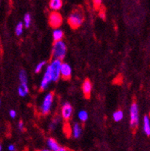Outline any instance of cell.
<instances>
[{"instance_id": "cell-1", "label": "cell", "mask_w": 150, "mask_h": 151, "mask_svg": "<svg viewBox=\"0 0 150 151\" xmlns=\"http://www.w3.org/2000/svg\"><path fill=\"white\" fill-rule=\"evenodd\" d=\"M67 53V46L63 41L54 42L52 48V57L53 60H62Z\"/></svg>"}, {"instance_id": "cell-2", "label": "cell", "mask_w": 150, "mask_h": 151, "mask_svg": "<svg viewBox=\"0 0 150 151\" xmlns=\"http://www.w3.org/2000/svg\"><path fill=\"white\" fill-rule=\"evenodd\" d=\"M83 22V15L81 11L75 10L69 15L68 23L72 29H78Z\"/></svg>"}, {"instance_id": "cell-3", "label": "cell", "mask_w": 150, "mask_h": 151, "mask_svg": "<svg viewBox=\"0 0 150 151\" xmlns=\"http://www.w3.org/2000/svg\"><path fill=\"white\" fill-rule=\"evenodd\" d=\"M62 62L60 60H53L50 64V72H51L52 81L56 82L59 81L60 77V70Z\"/></svg>"}, {"instance_id": "cell-4", "label": "cell", "mask_w": 150, "mask_h": 151, "mask_svg": "<svg viewBox=\"0 0 150 151\" xmlns=\"http://www.w3.org/2000/svg\"><path fill=\"white\" fill-rule=\"evenodd\" d=\"M53 96H53V93H49L44 98L41 108H40L41 113L43 115H47L50 113V111L51 110L52 105H53Z\"/></svg>"}, {"instance_id": "cell-5", "label": "cell", "mask_w": 150, "mask_h": 151, "mask_svg": "<svg viewBox=\"0 0 150 151\" xmlns=\"http://www.w3.org/2000/svg\"><path fill=\"white\" fill-rule=\"evenodd\" d=\"M139 123V110L137 103L134 102L130 108V126L135 129Z\"/></svg>"}, {"instance_id": "cell-6", "label": "cell", "mask_w": 150, "mask_h": 151, "mask_svg": "<svg viewBox=\"0 0 150 151\" xmlns=\"http://www.w3.org/2000/svg\"><path fill=\"white\" fill-rule=\"evenodd\" d=\"M49 24L52 28L58 29L62 23V17L58 12H52L49 15Z\"/></svg>"}, {"instance_id": "cell-7", "label": "cell", "mask_w": 150, "mask_h": 151, "mask_svg": "<svg viewBox=\"0 0 150 151\" xmlns=\"http://www.w3.org/2000/svg\"><path fill=\"white\" fill-rule=\"evenodd\" d=\"M52 81V76L51 72H50V67L48 65L46 68L44 75L43 78L41 80V84H40V89L41 90H45L48 87L50 82Z\"/></svg>"}, {"instance_id": "cell-8", "label": "cell", "mask_w": 150, "mask_h": 151, "mask_svg": "<svg viewBox=\"0 0 150 151\" xmlns=\"http://www.w3.org/2000/svg\"><path fill=\"white\" fill-rule=\"evenodd\" d=\"M62 117L65 120H69L73 114V108L71 105L68 102H65L62 106Z\"/></svg>"}, {"instance_id": "cell-9", "label": "cell", "mask_w": 150, "mask_h": 151, "mask_svg": "<svg viewBox=\"0 0 150 151\" xmlns=\"http://www.w3.org/2000/svg\"><path fill=\"white\" fill-rule=\"evenodd\" d=\"M72 74V69L69 64L66 63H62L60 70V77L64 80H68L71 78Z\"/></svg>"}, {"instance_id": "cell-10", "label": "cell", "mask_w": 150, "mask_h": 151, "mask_svg": "<svg viewBox=\"0 0 150 151\" xmlns=\"http://www.w3.org/2000/svg\"><path fill=\"white\" fill-rule=\"evenodd\" d=\"M82 90L86 98H89L91 96L92 90H93V84H92V82L89 79H86V80L84 81V82L83 83Z\"/></svg>"}, {"instance_id": "cell-11", "label": "cell", "mask_w": 150, "mask_h": 151, "mask_svg": "<svg viewBox=\"0 0 150 151\" xmlns=\"http://www.w3.org/2000/svg\"><path fill=\"white\" fill-rule=\"evenodd\" d=\"M47 145L48 147V149L50 151H59L61 148L57 141L53 138H48L47 141Z\"/></svg>"}, {"instance_id": "cell-12", "label": "cell", "mask_w": 150, "mask_h": 151, "mask_svg": "<svg viewBox=\"0 0 150 151\" xmlns=\"http://www.w3.org/2000/svg\"><path fill=\"white\" fill-rule=\"evenodd\" d=\"M63 2L62 0H51L49 2L50 9H51L53 12H57L60 10L62 7Z\"/></svg>"}, {"instance_id": "cell-13", "label": "cell", "mask_w": 150, "mask_h": 151, "mask_svg": "<svg viewBox=\"0 0 150 151\" xmlns=\"http://www.w3.org/2000/svg\"><path fill=\"white\" fill-rule=\"evenodd\" d=\"M72 134L74 138H78L82 134V126L79 123H74L72 128Z\"/></svg>"}, {"instance_id": "cell-14", "label": "cell", "mask_w": 150, "mask_h": 151, "mask_svg": "<svg viewBox=\"0 0 150 151\" xmlns=\"http://www.w3.org/2000/svg\"><path fill=\"white\" fill-rule=\"evenodd\" d=\"M64 37V32L62 30L60 29H54L53 32V38L54 40V42H60L63 39Z\"/></svg>"}, {"instance_id": "cell-15", "label": "cell", "mask_w": 150, "mask_h": 151, "mask_svg": "<svg viewBox=\"0 0 150 151\" xmlns=\"http://www.w3.org/2000/svg\"><path fill=\"white\" fill-rule=\"evenodd\" d=\"M144 131L147 136H150V120L147 115L144 117Z\"/></svg>"}, {"instance_id": "cell-16", "label": "cell", "mask_w": 150, "mask_h": 151, "mask_svg": "<svg viewBox=\"0 0 150 151\" xmlns=\"http://www.w3.org/2000/svg\"><path fill=\"white\" fill-rule=\"evenodd\" d=\"M17 93L21 97L27 96L29 93V87L27 84H20L17 89Z\"/></svg>"}, {"instance_id": "cell-17", "label": "cell", "mask_w": 150, "mask_h": 151, "mask_svg": "<svg viewBox=\"0 0 150 151\" xmlns=\"http://www.w3.org/2000/svg\"><path fill=\"white\" fill-rule=\"evenodd\" d=\"M19 79H20V84H27V82H28L27 75L26 71L23 69L20 70V73H19Z\"/></svg>"}, {"instance_id": "cell-18", "label": "cell", "mask_w": 150, "mask_h": 151, "mask_svg": "<svg viewBox=\"0 0 150 151\" xmlns=\"http://www.w3.org/2000/svg\"><path fill=\"white\" fill-rule=\"evenodd\" d=\"M124 114L121 110H118V111H115L113 114V118L114 121L116 122H119L123 119Z\"/></svg>"}, {"instance_id": "cell-19", "label": "cell", "mask_w": 150, "mask_h": 151, "mask_svg": "<svg viewBox=\"0 0 150 151\" xmlns=\"http://www.w3.org/2000/svg\"><path fill=\"white\" fill-rule=\"evenodd\" d=\"M78 116V119H79L81 122H86V120H88V117H89L87 111H84V110L80 111Z\"/></svg>"}, {"instance_id": "cell-20", "label": "cell", "mask_w": 150, "mask_h": 151, "mask_svg": "<svg viewBox=\"0 0 150 151\" xmlns=\"http://www.w3.org/2000/svg\"><path fill=\"white\" fill-rule=\"evenodd\" d=\"M31 15L29 14H26L24 16V18H23V26L26 28H29L30 25H31Z\"/></svg>"}, {"instance_id": "cell-21", "label": "cell", "mask_w": 150, "mask_h": 151, "mask_svg": "<svg viewBox=\"0 0 150 151\" xmlns=\"http://www.w3.org/2000/svg\"><path fill=\"white\" fill-rule=\"evenodd\" d=\"M23 23L22 22H19L17 24L16 27H15V33L17 36H20L23 34Z\"/></svg>"}, {"instance_id": "cell-22", "label": "cell", "mask_w": 150, "mask_h": 151, "mask_svg": "<svg viewBox=\"0 0 150 151\" xmlns=\"http://www.w3.org/2000/svg\"><path fill=\"white\" fill-rule=\"evenodd\" d=\"M59 123H60V119L59 118H55V119H53L51 123H50L49 129L50 131H53V130L56 129V126H57Z\"/></svg>"}, {"instance_id": "cell-23", "label": "cell", "mask_w": 150, "mask_h": 151, "mask_svg": "<svg viewBox=\"0 0 150 151\" xmlns=\"http://www.w3.org/2000/svg\"><path fill=\"white\" fill-rule=\"evenodd\" d=\"M46 65V61H41L38 63V65L35 66V73H39L41 70L43 69V68L44 67V65Z\"/></svg>"}, {"instance_id": "cell-24", "label": "cell", "mask_w": 150, "mask_h": 151, "mask_svg": "<svg viewBox=\"0 0 150 151\" xmlns=\"http://www.w3.org/2000/svg\"><path fill=\"white\" fill-rule=\"evenodd\" d=\"M101 3H102V1H101V0H94L93 1V5L95 8H99L101 6Z\"/></svg>"}, {"instance_id": "cell-25", "label": "cell", "mask_w": 150, "mask_h": 151, "mask_svg": "<svg viewBox=\"0 0 150 151\" xmlns=\"http://www.w3.org/2000/svg\"><path fill=\"white\" fill-rule=\"evenodd\" d=\"M18 129L20 131H23L24 130V123L23 121H20L18 123Z\"/></svg>"}, {"instance_id": "cell-26", "label": "cell", "mask_w": 150, "mask_h": 151, "mask_svg": "<svg viewBox=\"0 0 150 151\" xmlns=\"http://www.w3.org/2000/svg\"><path fill=\"white\" fill-rule=\"evenodd\" d=\"M9 115H10V116L11 118H15L17 116L16 111H15L14 110H11V111H9Z\"/></svg>"}, {"instance_id": "cell-27", "label": "cell", "mask_w": 150, "mask_h": 151, "mask_svg": "<svg viewBox=\"0 0 150 151\" xmlns=\"http://www.w3.org/2000/svg\"><path fill=\"white\" fill-rule=\"evenodd\" d=\"M8 149L9 151H15L16 147H15V146L14 145H9L8 147Z\"/></svg>"}, {"instance_id": "cell-28", "label": "cell", "mask_w": 150, "mask_h": 151, "mask_svg": "<svg viewBox=\"0 0 150 151\" xmlns=\"http://www.w3.org/2000/svg\"><path fill=\"white\" fill-rule=\"evenodd\" d=\"M59 151H68L67 150L65 149V148H63V147H61L60 148V150Z\"/></svg>"}, {"instance_id": "cell-29", "label": "cell", "mask_w": 150, "mask_h": 151, "mask_svg": "<svg viewBox=\"0 0 150 151\" xmlns=\"http://www.w3.org/2000/svg\"><path fill=\"white\" fill-rule=\"evenodd\" d=\"M40 151H50V150L49 149H43V150H40Z\"/></svg>"}, {"instance_id": "cell-30", "label": "cell", "mask_w": 150, "mask_h": 151, "mask_svg": "<svg viewBox=\"0 0 150 151\" xmlns=\"http://www.w3.org/2000/svg\"><path fill=\"white\" fill-rule=\"evenodd\" d=\"M0 151H2V145H0Z\"/></svg>"}, {"instance_id": "cell-31", "label": "cell", "mask_w": 150, "mask_h": 151, "mask_svg": "<svg viewBox=\"0 0 150 151\" xmlns=\"http://www.w3.org/2000/svg\"><path fill=\"white\" fill-rule=\"evenodd\" d=\"M0 106H1V100H0Z\"/></svg>"}, {"instance_id": "cell-32", "label": "cell", "mask_w": 150, "mask_h": 151, "mask_svg": "<svg viewBox=\"0 0 150 151\" xmlns=\"http://www.w3.org/2000/svg\"><path fill=\"white\" fill-rule=\"evenodd\" d=\"M0 3H1V1H0Z\"/></svg>"}]
</instances>
